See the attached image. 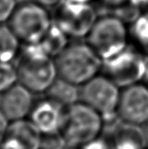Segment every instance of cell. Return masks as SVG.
<instances>
[{
	"mask_svg": "<svg viewBox=\"0 0 148 149\" xmlns=\"http://www.w3.org/2000/svg\"><path fill=\"white\" fill-rule=\"evenodd\" d=\"M58 77L80 87L101 74L103 60L85 40H73L54 58Z\"/></svg>",
	"mask_w": 148,
	"mask_h": 149,
	"instance_id": "obj_1",
	"label": "cell"
},
{
	"mask_svg": "<svg viewBox=\"0 0 148 149\" xmlns=\"http://www.w3.org/2000/svg\"><path fill=\"white\" fill-rule=\"evenodd\" d=\"M19 55L16 70L18 83L33 95H44L58 78L55 61L40 42L26 44Z\"/></svg>",
	"mask_w": 148,
	"mask_h": 149,
	"instance_id": "obj_2",
	"label": "cell"
},
{
	"mask_svg": "<svg viewBox=\"0 0 148 149\" xmlns=\"http://www.w3.org/2000/svg\"><path fill=\"white\" fill-rule=\"evenodd\" d=\"M105 121L101 114L81 101L67 107L60 134L66 146L79 148L103 134Z\"/></svg>",
	"mask_w": 148,
	"mask_h": 149,
	"instance_id": "obj_3",
	"label": "cell"
},
{
	"mask_svg": "<svg viewBox=\"0 0 148 149\" xmlns=\"http://www.w3.org/2000/svg\"><path fill=\"white\" fill-rule=\"evenodd\" d=\"M85 41L103 61L108 60L129 45L128 25L113 13H100Z\"/></svg>",
	"mask_w": 148,
	"mask_h": 149,
	"instance_id": "obj_4",
	"label": "cell"
},
{
	"mask_svg": "<svg viewBox=\"0 0 148 149\" xmlns=\"http://www.w3.org/2000/svg\"><path fill=\"white\" fill-rule=\"evenodd\" d=\"M53 24L49 9L33 0L17 4L7 25L24 45L40 42Z\"/></svg>",
	"mask_w": 148,
	"mask_h": 149,
	"instance_id": "obj_5",
	"label": "cell"
},
{
	"mask_svg": "<svg viewBox=\"0 0 148 149\" xmlns=\"http://www.w3.org/2000/svg\"><path fill=\"white\" fill-rule=\"evenodd\" d=\"M120 93L119 86L101 73L80 86L79 101L102 115L107 127L119 120L117 108Z\"/></svg>",
	"mask_w": 148,
	"mask_h": 149,
	"instance_id": "obj_6",
	"label": "cell"
},
{
	"mask_svg": "<svg viewBox=\"0 0 148 149\" xmlns=\"http://www.w3.org/2000/svg\"><path fill=\"white\" fill-rule=\"evenodd\" d=\"M52 13L53 22L71 40H85L99 16L95 4L62 0Z\"/></svg>",
	"mask_w": 148,
	"mask_h": 149,
	"instance_id": "obj_7",
	"label": "cell"
},
{
	"mask_svg": "<svg viewBox=\"0 0 148 149\" xmlns=\"http://www.w3.org/2000/svg\"><path fill=\"white\" fill-rule=\"evenodd\" d=\"M148 57L130 45L120 53L103 61L102 74L122 89L143 81Z\"/></svg>",
	"mask_w": 148,
	"mask_h": 149,
	"instance_id": "obj_8",
	"label": "cell"
},
{
	"mask_svg": "<svg viewBox=\"0 0 148 149\" xmlns=\"http://www.w3.org/2000/svg\"><path fill=\"white\" fill-rule=\"evenodd\" d=\"M117 116L124 123L142 125L148 121V87L136 83L121 89Z\"/></svg>",
	"mask_w": 148,
	"mask_h": 149,
	"instance_id": "obj_9",
	"label": "cell"
},
{
	"mask_svg": "<svg viewBox=\"0 0 148 149\" xmlns=\"http://www.w3.org/2000/svg\"><path fill=\"white\" fill-rule=\"evenodd\" d=\"M67 107L44 95L35 101L29 119L42 135L60 133L63 125Z\"/></svg>",
	"mask_w": 148,
	"mask_h": 149,
	"instance_id": "obj_10",
	"label": "cell"
},
{
	"mask_svg": "<svg viewBox=\"0 0 148 149\" xmlns=\"http://www.w3.org/2000/svg\"><path fill=\"white\" fill-rule=\"evenodd\" d=\"M33 93L20 83L13 85L0 95V109L10 122L26 119L32 111Z\"/></svg>",
	"mask_w": 148,
	"mask_h": 149,
	"instance_id": "obj_11",
	"label": "cell"
},
{
	"mask_svg": "<svg viewBox=\"0 0 148 149\" xmlns=\"http://www.w3.org/2000/svg\"><path fill=\"white\" fill-rule=\"evenodd\" d=\"M108 134L111 149H146L147 143L141 125L116 121L108 125Z\"/></svg>",
	"mask_w": 148,
	"mask_h": 149,
	"instance_id": "obj_12",
	"label": "cell"
},
{
	"mask_svg": "<svg viewBox=\"0 0 148 149\" xmlns=\"http://www.w3.org/2000/svg\"><path fill=\"white\" fill-rule=\"evenodd\" d=\"M6 137L15 140L24 149H40L42 134L30 119H22L10 122Z\"/></svg>",
	"mask_w": 148,
	"mask_h": 149,
	"instance_id": "obj_13",
	"label": "cell"
},
{
	"mask_svg": "<svg viewBox=\"0 0 148 149\" xmlns=\"http://www.w3.org/2000/svg\"><path fill=\"white\" fill-rule=\"evenodd\" d=\"M44 95L69 107L79 101V87L58 77Z\"/></svg>",
	"mask_w": 148,
	"mask_h": 149,
	"instance_id": "obj_14",
	"label": "cell"
},
{
	"mask_svg": "<svg viewBox=\"0 0 148 149\" xmlns=\"http://www.w3.org/2000/svg\"><path fill=\"white\" fill-rule=\"evenodd\" d=\"M20 44L9 26L0 24V61L13 62L20 55Z\"/></svg>",
	"mask_w": 148,
	"mask_h": 149,
	"instance_id": "obj_15",
	"label": "cell"
},
{
	"mask_svg": "<svg viewBox=\"0 0 148 149\" xmlns=\"http://www.w3.org/2000/svg\"><path fill=\"white\" fill-rule=\"evenodd\" d=\"M71 41V39L53 22L47 33L38 42H40L42 47L50 57L55 58Z\"/></svg>",
	"mask_w": 148,
	"mask_h": 149,
	"instance_id": "obj_16",
	"label": "cell"
},
{
	"mask_svg": "<svg viewBox=\"0 0 148 149\" xmlns=\"http://www.w3.org/2000/svg\"><path fill=\"white\" fill-rule=\"evenodd\" d=\"M130 45L148 57V15H141L130 25Z\"/></svg>",
	"mask_w": 148,
	"mask_h": 149,
	"instance_id": "obj_17",
	"label": "cell"
},
{
	"mask_svg": "<svg viewBox=\"0 0 148 149\" xmlns=\"http://www.w3.org/2000/svg\"><path fill=\"white\" fill-rule=\"evenodd\" d=\"M18 82L17 70L13 62L0 61V95Z\"/></svg>",
	"mask_w": 148,
	"mask_h": 149,
	"instance_id": "obj_18",
	"label": "cell"
},
{
	"mask_svg": "<svg viewBox=\"0 0 148 149\" xmlns=\"http://www.w3.org/2000/svg\"><path fill=\"white\" fill-rule=\"evenodd\" d=\"M17 4V0H0V24H7Z\"/></svg>",
	"mask_w": 148,
	"mask_h": 149,
	"instance_id": "obj_19",
	"label": "cell"
},
{
	"mask_svg": "<svg viewBox=\"0 0 148 149\" xmlns=\"http://www.w3.org/2000/svg\"><path fill=\"white\" fill-rule=\"evenodd\" d=\"M79 149H111V146L108 137L102 134L94 140L85 143Z\"/></svg>",
	"mask_w": 148,
	"mask_h": 149,
	"instance_id": "obj_20",
	"label": "cell"
},
{
	"mask_svg": "<svg viewBox=\"0 0 148 149\" xmlns=\"http://www.w3.org/2000/svg\"><path fill=\"white\" fill-rule=\"evenodd\" d=\"M128 2H130V0H97L96 3H98L99 6L105 8V10H106L105 13H110L117 8L126 5Z\"/></svg>",
	"mask_w": 148,
	"mask_h": 149,
	"instance_id": "obj_21",
	"label": "cell"
},
{
	"mask_svg": "<svg viewBox=\"0 0 148 149\" xmlns=\"http://www.w3.org/2000/svg\"><path fill=\"white\" fill-rule=\"evenodd\" d=\"M10 122L8 120L6 115L4 114L1 109H0V143L5 139L8 129H9V127H10Z\"/></svg>",
	"mask_w": 148,
	"mask_h": 149,
	"instance_id": "obj_22",
	"label": "cell"
},
{
	"mask_svg": "<svg viewBox=\"0 0 148 149\" xmlns=\"http://www.w3.org/2000/svg\"><path fill=\"white\" fill-rule=\"evenodd\" d=\"M130 2L141 11L142 15H148V0H130Z\"/></svg>",
	"mask_w": 148,
	"mask_h": 149,
	"instance_id": "obj_23",
	"label": "cell"
},
{
	"mask_svg": "<svg viewBox=\"0 0 148 149\" xmlns=\"http://www.w3.org/2000/svg\"><path fill=\"white\" fill-rule=\"evenodd\" d=\"M40 5L44 6L47 9H55L62 0H33Z\"/></svg>",
	"mask_w": 148,
	"mask_h": 149,
	"instance_id": "obj_24",
	"label": "cell"
},
{
	"mask_svg": "<svg viewBox=\"0 0 148 149\" xmlns=\"http://www.w3.org/2000/svg\"><path fill=\"white\" fill-rule=\"evenodd\" d=\"M142 128V131H143V134H145V140H146V143H147V146H148V121L146 123H145L142 125H141Z\"/></svg>",
	"mask_w": 148,
	"mask_h": 149,
	"instance_id": "obj_25",
	"label": "cell"
},
{
	"mask_svg": "<svg viewBox=\"0 0 148 149\" xmlns=\"http://www.w3.org/2000/svg\"><path fill=\"white\" fill-rule=\"evenodd\" d=\"M67 1L76 2V3H83V4H96L97 0H67Z\"/></svg>",
	"mask_w": 148,
	"mask_h": 149,
	"instance_id": "obj_26",
	"label": "cell"
},
{
	"mask_svg": "<svg viewBox=\"0 0 148 149\" xmlns=\"http://www.w3.org/2000/svg\"><path fill=\"white\" fill-rule=\"evenodd\" d=\"M143 83H145L147 87H148V63H147V68H146V72H145V78H143Z\"/></svg>",
	"mask_w": 148,
	"mask_h": 149,
	"instance_id": "obj_27",
	"label": "cell"
},
{
	"mask_svg": "<svg viewBox=\"0 0 148 149\" xmlns=\"http://www.w3.org/2000/svg\"><path fill=\"white\" fill-rule=\"evenodd\" d=\"M146 149H148V147H147V148H146Z\"/></svg>",
	"mask_w": 148,
	"mask_h": 149,
	"instance_id": "obj_28",
	"label": "cell"
}]
</instances>
